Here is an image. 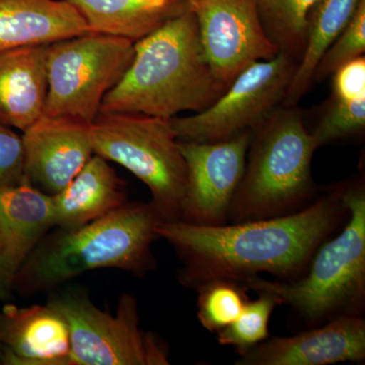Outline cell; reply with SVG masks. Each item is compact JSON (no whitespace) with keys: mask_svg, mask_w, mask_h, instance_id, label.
Returning <instances> with one entry per match:
<instances>
[{"mask_svg":"<svg viewBox=\"0 0 365 365\" xmlns=\"http://www.w3.org/2000/svg\"><path fill=\"white\" fill-rule=\"evenodd\" d=\"M342 189L337 185L292 215L222 225L160 222L155 232L176 250L182 262L178 278L190 289L222 278L242 282L261 273L294 280L348 215Z\"/></svg>","mask_w":365,"mask_h":365,"instance_id":"6da1fadb","label":"cell"},{"mask_svg":"<svg viewBox=\"0 0 365 365\" xmlns=\"http://www.w3.org/2000/svg\"><path fill=\"white\" fill-rule=\"evenodd\" d=\"M134 58L108 91L100 114L130 113L172 119L202 112L223 93L204 56L191 9L134 43Z\"/></svg>","mask_w":365,"mask_h":365,"instance_id":"7a4b0ae2","label":"cell"},{"mask_svg":"<svg viewBox=\"0 0 365 365\" xmlns=\"http://www.w3.org/2000/svg\"><path fill=\"white\" fill-rule=\"evenodd\" d=\"M162 222L150 203L123 206L73 230L41 240L21 266L14 292L24 297L48 292L96 269H119L143 276L155 267L151 245Z\"/></svg>","mask_w":365,"mask_h":365,"instance_id":"3957f363","label":"cell"},{"mask_svg":"<svg viewBox=\"0 0 365 365\" xmlns=\"http://www.w3.org/2000/svg\"><path fill=\"white\" fill-rule=\"evenodd\" d=\"M316 150L302 114L294 107H278L252 131L244 176L227 222L278 217L309 205L317 193L312 176Z\"/></svg>","mask_w":365,"mask_h":365,"instance_id":"277c9868","label":"cell"},{"mask_svg":"<svg viewBox=\"0 0 365 365\" xmlns=\"http://www.w3.org/2000/svg\"><path fill=\"white\" fill-rule=\"evenodd\" d=\"M342 185V198L348 209L345 227L319 247L302 277L270 281L259 275L242 282L249 290L275 295L281 304L292 307L311 326L364 313V181L355 179Z\"/></svg>","mask_w":365,"mask_h":365,"instance_id":"5b68a950","label":"cell"},{"mask_svg":"<svg viewBox=\"0 0 365 365\" xmlns=\"http://www.w3.org/2000/svg\"><path fill=\"white\" fill-rule=\"evenodd\" d=\"M170 119L130 113L98 114L91 124L93 155L138 178L162 222L180 220L187 165Z\"/></svg>","mask_w":365,"mask_h":365,"instance_id":"8992f818","label":"cell"},{"mask_svg":"<svg viewBox=\"0 0 365 365\" xmlns=\"http://www.w3.org/2000/svg\"><path fill=\"white\" fill-rule=\"evenodd\" d=\"M134 42L88 33L47 46L48 91L43 115L91 124L108 91L131 66Z\"/></svg>","mask_w":365,"mask_h":365,"instance_id":"52a82bcc","label":"cell"},{"mask_svg":"<svg viewBox=\"0 0 365 365\" xmlns=\"http://www.w3.org/2000/svg\"><path fill=\"white\" fill-rule=\"evenodd\" d=\"M71 331L64 365H168L169 351L157 335L139 326L135 297H120L116 314L98 309L81 292L52 295Z\"/></svg>","mask_w":365,"mask_h":365,"instance_id":"ba28073f","label":"cell"},{"mask_svg":"<svg viewBox=\"0 0 365 365\" xmlns=\"http://www.w3.org/2000/svg\"><path fill=\"white\" fill-rule=\"evenodd\" d=\"M297 64L282 51L252 64L208 109L170 120L178 140L220 143L253 131L282 104Z\"/></svg>","mask_w":365,"mask_h":365,"instance_id":"9c48e42d","label":"cell"},{"mask_svg":"<svg viewBox=\"0 0 365 365\" xmlns=\"http://www.w3.org/2000/svg\"><path fill=\"white\" fill-rule=\"evenodd\" d=\"M204 56L227 91L252 64L280 52L264 28L256 0H189Z\"/></svg>","mask_w":365,"mask_h":365,"instance_id":"30bf717a","label":"cell"},{"mask_svg":"<svg viewBox=\"0 0 365 365\" xmlns=\"http://www.w3.org/2000/svg\"><path fill=\"white\" fill-rule=\"evenodd\" d=\"M252 131L213 143L179 141L187 165L180 220L197 225L227 223L228 211L244 176Z\"/></svg>","mask_w":365,"mask_h":365,"instance_id":"8fae6325","label":"cell"},{"mask_svg":"<svg viewBox=\"0 0 365 365\" xmlns=\"http://www.w3.org/2000/svg\"><path fill=\"white\" fill-rule=\"evenodd\" d=\"M25 178L47 195L62 191L93 155L91 124L42 115L21 135Z\"/></svg>","mask_w":365,"mask_h":365,"instance_id":"7c38bea8","label":"cell"},{"mask_svg":"<svg viewBox=\"0 0 365 365\" xmlns=\"http://www.w3.org/2000/svg\"><path fill=\"white\" fill-rule=\"evenodd\" d=\"M365 360V319L338 317L292 336L263 341L240 356L237 365H326Z\"/></svg>","mask_w":365,"mask_h":365,"instance_id":"4fadbf2b","label":"cell"},{"mask_svg":"<svg viewBox=\"0 0 365 365\" xmlns=\"http://www.w3.org/2000/svg\"><path fill=\"white\" fill-rule=\"evenodd\" d=\"M52 228L51 196L26 178L0 194V299L14 292L21 266Z\"/></svg>","mask_w":365,"mask_h":365,"instance_id":"5bb4252c","label":"cell"},{"mask_svg":"<svg viewBox=\"0 0 365 365\" xmlns=\"http://www.w3.org/2000/svg\"><path fill=\"white\" fill-rule=\"evenodd\" d=\"M0 341L6 365H64L71 352V331L51 304L0 311Z\"/></svg>","mask_w":365,"mask_h":365,"instance_id":"9a60e30c","label":"cell"},{"mask_svg":"<svg viewBox=\"0 0 365 365\" xmlns=\"http://www.w3.org/2000/svg\"><path fill=\"white\" fill-rule=\"evenodd\" d=\"M88 33L93 32L66 0H0V52Z\"/></svg>","mask_w":365,"mask_h":365,"instance_id":"2e32d148","label":"cell"},{"mask_svg":"<svg viewBox=\"0 0 365 365\" xmlns=\"http://www.w3.org/2000/svg\"><path fill=\"white\" fill-rule=\"evenodd\" d=\"M47 46L0 52V123L23 132L42 116L48 91Z\"/></svg>","mask_w":365,"mask_h":365,"instance_id":"e0dca14e","label":"cell"},{"mask_svg":"<svg viewBox=\"0 0 365 365\" xmlns=\"http://www.w3.org/2000/svg\"><path fill=\"white\" fill-rule=\"evenodd\" d=\"M128 202L125 182L105 158L93 155L76 178L51 196L53 225L73 230Z\"/></svg>","mask_w":365,"mask_h":365,"instance_id":"ac0fdd59","label":"cell"},{"mask_svg":"<svg viewBox=\"0 0 365 365\" xmlns=\"http://www.w3.org/2000/svg\"><path fill=\"white\" fill-rule=\"evenodd\" d=\"M81 14L91 32L143 39L188 11L189 0H66Z\"/></svg>","mask_w":365,"mask_h":365,"instance_id":"d6986e66","label":"cell"},{"mask_svg":"<svg viewBox=\"0 0 365 365\" xmlns=\"http://www.w3.org/2000/svg\"><path fill=\"white\" fill-rule=\"evenodd\" d=\"M360 0H318L307 23L306 47L283 105L295 107L313 83L317 64L324 53L351 20Z\"/></svg>","mask_w":365,"mask_h":365,"instance_id":"ffe728a7","label":"cell"},{"mask_svg":"<svg viewBox=\"0 0 365 365\" xmlns=\"http://www.w3.org/2000/svg\"><path fill=\"white\" fill-rule=\"evenodd\" d=\"M264 28L280 51L300 61L309 16L318 0H256Z\"/></svg>","mask_w":365,"mask_h":365,"instance_id":"44dd1931","label":"cell"},{"mask_svg":"<svg viewBox=\"0 0 365 365\" xmlns=\"http://www.w3.org/2000/svg\"><path fill=\"white\" fill-rule=\"evenodd\" d=\"M197 317L204 329L217 333L239 318L249 302V288L232 279L208 281L197 288Z\"/></svg>","mask_w":365,"mask_h":365,"instance_id":"7402d4cb","label":"cell"},{"mask_svg":"<svg viewBox=\"0 0 365 365\" xmlns=\"http://www.w3.org/2000/svg\"><path fill=\"white\" fill-rule=\"evenodd\" d=\"M259 297L249 300L239 318L217 332L220 345L232 346L240 356L246 354L269 338V322L281 302L268 292H257Z\"/></svg>","mask_w":365,"mask_h":365,"instance_id":"603a6c76","label":"cell"},{"mask_svg":"<svg viewBox=\"0 0 365 365\" xmlns=\"http://www.w3.org/2000/svg\"><path fill=\"white\" fill-rule=\"evenodd\" d=\"M364 128L365 96L350 101L331 97L311 135L318 150L333 141L364 133Z\"/></svg>","mask_w":365,"mask_h":365,"instance_id":"cb8c5ba5","label":"cell"},{"mask_svg":"<svg viewBox=\"0 0 365 365\" xmlns=\"http://www.w3.org/2000/svg\"><path fill=\"white\" fill-rule=\"evenodd\" d=\"M364 53L365 0H360L351 20L319 59L314 79L321 81L333 76L341 66L364 56Z\"/></svg>","mask_w":365,"mask_h":365,"instance_id":"d4e9b609","label":"cell"},{"mask_svg":"<svg viewBox=\"0 0 365 365\" xmlns=\"http://www.w3.org/2000/svg\"><path fill=\"white\" fill-rule=\"evenodd\" d=\"M25 179V157L21 136L0 123V194Z\"/></svg>","mask_w":365,"mask_h":365,"instance_id":"484cf974","label":"cell"},{"mask_svg":"<svg viewBox=\"0 0 365 365\" xmlns=\"http://www.w3.org/2000/svg\"><path fill=\"white\" fill-rule=\"evenodd\" d=\"M365 96V57L347 62L333 74L332 97L355 100Z\"/></svg>","mask_w":365,"mask_h":365,"instance_id":"4316f807","label":"cell"},{"mask_svg":"<svg viewBox=\"0 0 365 365\" xmlns=\"http://www.w3.org/2000/svg\"><path fill=\"white\" fill-rule=\"evenodd\" d=\"M4 360V346H2L1 341H0V364H2Z\"/></svg>","mask_w":365,"mask_h":365,"instance_id":"83f0119b","label":"cell"}]
</instances>
